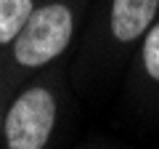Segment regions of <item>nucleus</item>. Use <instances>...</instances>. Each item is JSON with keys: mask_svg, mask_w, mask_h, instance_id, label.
<instances>
[{"mask_svg": "<svg viewBox=\"0 0 159 149\" xmlns=\"http://www.w3.org/2000/svg\"><path fill=\"white\" fill-rule=\"evenodd\" d=\"M72 29L74 16L66 6L51 3V6L34 8L13 37V59L21 67H43L66 51Z\"/></svg>", "mask_w": 159, "mask_h": 149, "instance_id": "1", "label": "nucleus"}, {"mask_svg": "<svg viewBox=\"0 0 159 149\" xmlns=\"http://www.w3.org/2000/svg\"><path fill=\"white\" fill-rule=\"evenodd\" d=\"M56 123V99L45 88H29L11 104L3 131L11 149H43Z\"/></svg>", "mask_w": 159, "mask_h": 149, "instance_id": "2", "label": "nucleus"}, {"mask_svg": "<svg viewBox=\"0 0 159 149\" xmlns=\"http://www.w3.org/2000/svg\"><path fill=\"white\" fill-rule=\"evenodd\" d=\"M159 0H114L111 3V32L117 40L130 43L151 27Z\"/></svg>", "mask_w": 159, "mask_h": 149, "instance_id": "3", "label": "nucleus"}, {"mask_svg": "<svg viewBox=\"0 0 159 149\" xmlns=\"http://www.w3.org/2000/svg\"><path fill=\"white\" fill-rule=\"evenodd\" d=\"M34 11L32 0H0V43H13L19 29Z\"/></svg>", "mask_w": 159, "mask_h": 149, "instance_id": "4", "label": "nucleus"}, {"mask_svg": "<svg viewBox=\"0 0 159 149\" xmlns=\"http://www.w3.org/2000/svg\"><path fill=\"white\" fill-rule=\"evenodd\" d=\"M143 67L154 80H159V24L146 29V40H143Z\"/></svg>", "mask_w": 159, "mask_h": 149, "instance_id": "5", "label": "nucleus"}, {"mask_svg": "<svg viewBox=\"0 0 159 149\" xmlns=\"http://www.w3.org/2000/svg\"><path fill=\"white\" fill-rule=\"evenodd\" d=\"M0 128H3V120H0Z\"/></svg>", "mask_w": 159, "mask_h": 149, "instance_id": "6", "label": "nucleus"}]
</instances>
